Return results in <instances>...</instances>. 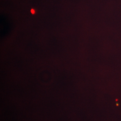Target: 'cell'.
I'll use <instances>...</instances> for the list:
<instances>
[{
  "instance_id": "cell-1",
  "label": "cell",
  "mask_w": 121,
  "mask_h": 121,
  "mask_svg": "<svg viewBox=\"0 0 121 121\" xmlns=\"http://www.w3.org/2000/svg\"><path fill=\"white\" fill-rule=\"evenodd\" d=\"M31 13H35V10H34V9H32L31 10Z\"/></svg>"
}]
</instances>
